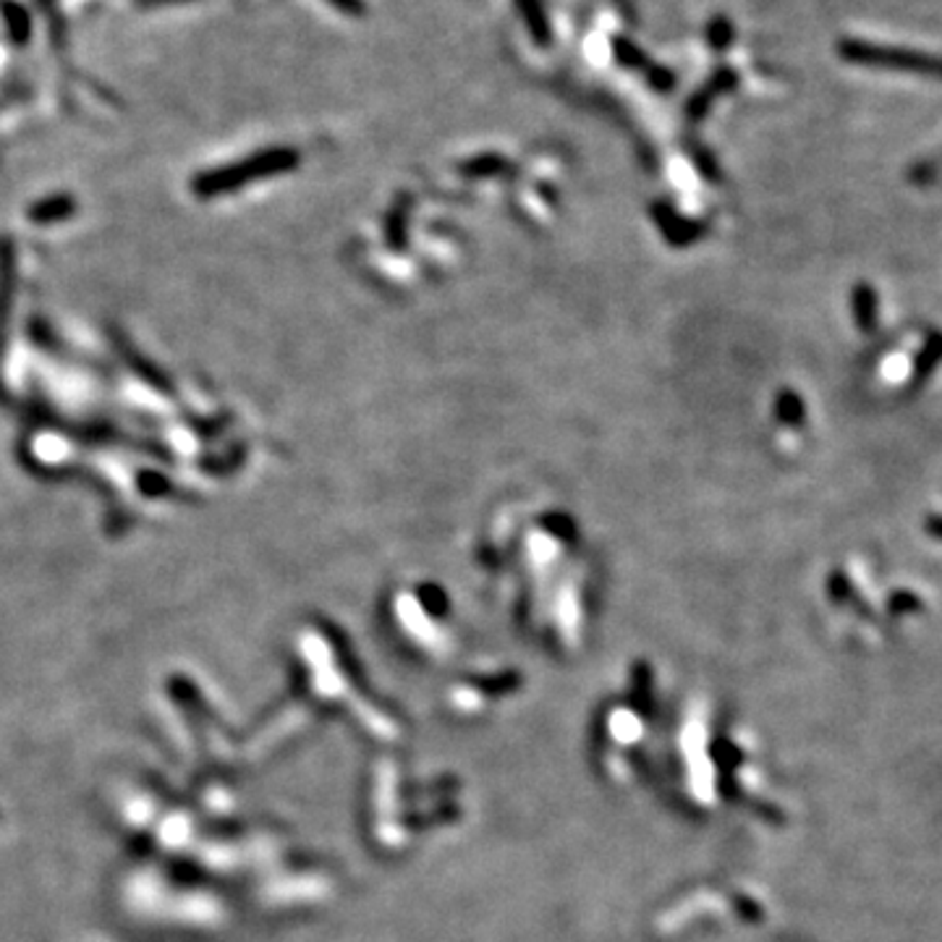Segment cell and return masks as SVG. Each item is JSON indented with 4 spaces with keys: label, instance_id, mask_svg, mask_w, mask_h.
Masks as SVG:
<instances>
[{
    "label": "cell",
    "instance_id": "1",
    "mask_svg": "<svg viewBox=\"0 0 942 942\" xmlns=\"http://www.w3.org/2000/svg\"><path fill=\"white\" fill-rule=\"evenodd\" d=\"M0 16L5 18V29L14 45H27L32 37V16L16 0H0Z\"/></svg>",
    "mask_w": 942,
    "mask_h": 942
},
{
    "label": "cell",
    "instance_id": "2",
    "mask_svg": "<svg viewBox=\"0 0 942 942\" xmlns=\"http://www.w3.org/2000/svg\"><path fill=\"white\" fill-rule=\"evenodd\" d=\"M331 3L338 5L340 11H346V14H361V11H364L361 0H331Z\"/></svg>",
    "mask_w": 942,
    "mask_h": 942
},
{
    "label": "cell",
    "instance_id": "3",
    "mask_svg": "<svg viewBox=\"0 0 942 942\" xmlns=\"http://www.w3.org/2000/svg\"><path fill=\"white\" fill-rule=\"evenodd\" d=\"M145 5H165V3H184V0H139Z\"/></svg>",
    "mask_w": 942,
    "mask_h": 942
},
{
    "label": "cell",
    "instance_id": "4",
    "mask_svg": "<svg viewBox=\"0 0 942 942\" xmlns=\"http://www.w3.org/2000/svg\"><path fill=\"white\" fill-rule=\"evenodd\" d=\"M40 3H50V0H40Z\"/></svg>",
    "mask_w": 942,
    "mask_h": 942
}]
</instances>
